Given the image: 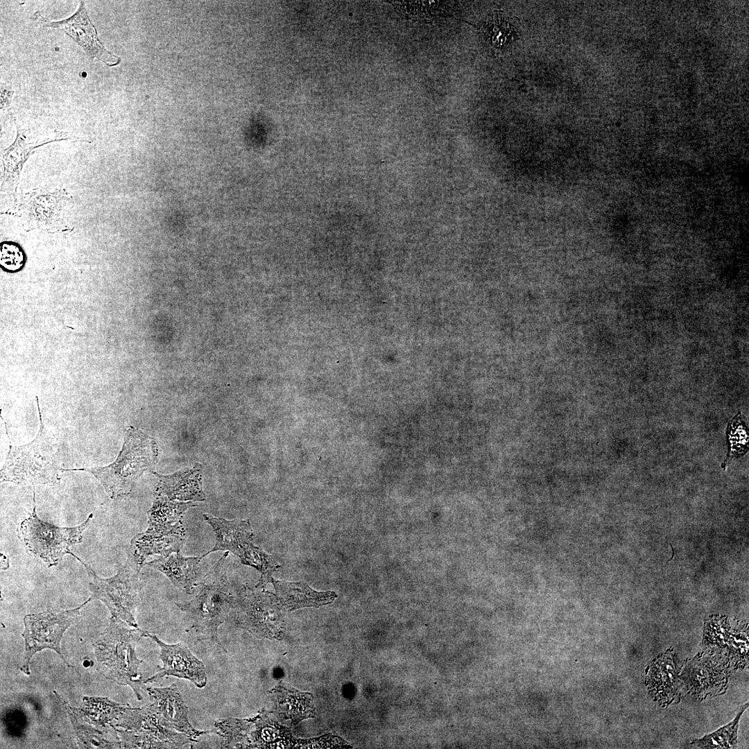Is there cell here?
I'll list each match as a JSON object with an SVG mask.
<instances>
[{
    "instance_id": "cell-1",
    "label": "cell",
    "mask_w": 749,
    "mask_h": 749,
    "mask_svg": "<svg viewBox=\"0 0 749 749\" xmlns=\"http://www.w3.org/2000/svg\"><path fill=\"white\" fill-rule=\"evenodd\" d=\"M158 447L155 439L132 426L125 430L124 442L117 459L101 467L64 469L93 474L113 499L130 494L139 478L152 472L157 462Z\"/></svg>"
},
{
    "instance_id": "cell-2",
    "label": "cell",
    "mask_w": 749,
    "mask_h": 749,
    "mask_svg": "<svg viewBox=\"0 0 749 749\" xmlns=\"http://www.w3.org/2000/svg\"><path fill=\"white\" fill-rule=\"evenodd\" d=\"M229 553L225 551L197 585L199 590L193 599L185 603H175L186 614L190 623L189 630H194L200 640L212 641L225 651L218 637V630L234 601L227 578Z\"/></svg>"
},
{
    "instance_id": "cell-3",
    "label": "cell",
    "mask_w": 749,
    "mask_h": 749,
    "mask_svg": "<svg viewBox=\"0 0 749 749\" xmlns=\"http://www.w3.org/2000/svg\"><path fill=\"white\" fill-rule=\"evenodd\" d=\"M35 399L40 429L28 444L18 447L10 445L1 469V481L22 485L53 484L64 472L58 448L45 429L37 396Z\"/></svg>"
},
{
    "instance_id": "cell-4",
    "label": "cell",
    "mask_w": 749,
    "mask_h": 749,
    "mask_svg": "<svg viewBox=\"0 0 749 749\" xmlns=\"http://www.w3.org/2000/svg\"><path fill=\"white\" fill-rule=\"evenodd\" d=\"M126 622L111 617L101 638L94 644L97 669L107 678L130 686L141 700V678L138 669L141 660L137 657L135 644L142 630Z\"/></svg>"
},
{
    "instance_id": "cell-5",
    "label": "cell",
    "mask_w": 749,
    "mask_h": 749,
    "mask_svg": "<svg viewBox=\"0 0 749 749\" xmlns=\"http://www.w3.org/2000/svg\"><path fill=\"white\" fill-rule=\"evenodd\" d=\"M73 556L85 567L87 572L92 599L101 601L110 610L112 617L138 628L135 612L144 594V583L140 573L144 565L129 552L126 562L117 574L104 578L98 576L89 564L75 554Z\"/></svg>"
},
{
    "instance_id": "cell-6",
    "label": "cell",
    "mask_w": 749,
    "mask_h": 749,
    "mask_svg": "<svg viewBox=\"0 0 749 749\" xmlns=\"http://www.w3.org/2000/svg\"><path fill=\"white\" fill-rule=\"evenodd\" d=\"M203 517L212 526L216 536L215 544L205 553L206 556L218 551L231 552L242 564L254 567L261 573L256 587L265 588L271 583L272 574L279 565L270 555L254 544V534L248 519L227 520L209 514H205Z\"/></svg>"
},
{
    "instance_id": "cell-7",
    "label": "cell",
    "mask_w": 749,
    "mask_h": 749,
    "mask_svg": "<svg viewBox=\"0 0 749 749\" xmlns=\"http://www.w3.org/2000/svg\"><path fill=\"white\" fill-rule=\"evenodd\" d=\"M34 507L30 516L21 522L19 537L24 542L27 551L39 558L49 567L58 565L65 554L73 556L70 547L83 541V533L89 526L93 517L90 513L80 524L73 527H59L41 520L36 513L35 497L33 492Z\"/></svg>"
},
{
    "instance_id": "cell-8",
    "label": "cell",
    "mask_w": 749,
    "mask_h": 749,
    "mask_svg": "<svg viewBox=\"0 0 749 749\" xmlns=\"http://www.w3.org/2000/svg\"><path fill=\"white\" fill-rule=\"evenodd\" d=\"M92 599L90 597L76 608L66 610H48L27 614L24 618L25 650L21 670L30 674L29 664L33 655L43 649L55 651L62 659L60 642L64 632L79 618L80 610Z\"/></svg>"
},
{
    "instance_id": "cell-9",
    "label": "cell",
    "mask_w": 749,
    "mask_h": 749,
    "mask_svg": "<svg viewBox=\"0 0 749 749\" xmlns=\"http://www.w3.org/2000/svg\"><path fill=\"white\" fill-rule=\"evenodd\" d=\"M70 198L65 190L49 191L35 189L15 201L10 214L21 219L27 230L69 231L70 228L63 218L62 211Z\"/></svg>"
},
{
    "instance_id": "cell-10",
    "label": "cell",
    "mask_w": 749,
    "mask_h": 749,
    "mask_svg": "<svg viewBox=\"0 0 749 749\" xmlns=\"http://www.w3.org/2000/svg\"><path fill=\"white\" fill-rule=\"evenodd\" d=\"M143 637L153 639L160 648V658L163 666L157 667V673L144 683L153 682L169 675L190 680L197 687L203 688L207 684V675L203 662L198 659L184 644H168L156 635L142 630Z\"/></svg>"
},
{
    "instance_id": "cell-11",
    "label": "cell",
    "mask_w": 749,
    "mask_h": 749,
    "mask_svg": "<svg viewBox=\"0 0 749 749\" xmlns=\"http://www.w3.org/2000/svg\"><path fill=\"white\" fill-rule=\"evenodd\" d=\"M33 18L45 27L63 30L92 58L113 67L121 62L119 57L107 51L99 41L95 27L87 15L85 3L80 2L76 12L71 17L58 21H50L39 12Z\"/></svg>"
},
{
    "instance_id": "cell-12",
    "label": "cell",
    "mask_w": 749,
    "mask_h": 749,
    "mask_svg": "<svg viewBox=\"0 0 749 749\" xmlns=\"http://www.w3.org/2000/svg\"><path fill=\"white\" fill-rule=\"evenodd\" d=\"M149 709L163 727L189 736L195 742L203 734L212 732L194 728L188 718V707L175 683L168 687H148Z\"/></svg>"
},
{
    "instance_id": "cell-13",
    "label": "cell",
    "mask_w": 749,
    "mask_h": 749,
    "mask_svg": "<svg viewBox=\"0 0 749 749\" xmlns=\"http://www.w3.org/2000/svg\"><path fill=\"white\" fill-rule=\"evenodd\" d=\"M17 128L15 141L8 148L1 151V191L14 197V202L17 199L16 193L21 169L34 149L53 141L62 140L85 141V139L67 132L55 131L53 137L42 141L37 140L28 143L26 140V136L17 125Z\"/></svg>"
},
{
    "instance_id": "cell-14",
    "label": "cell",
    "mask_w": 749,
    "mask_h": 749,
    "mask_svg": "<svg viewBox=\"0 0 749 749\" xmlns=\"http://www.w3.org/2000/svg\"><path fill=\"white\" fill-rule=\"evenodd\" d=\"M185 538L186 529L182 522L176 524H148L145 531L132 539L130 552L144 565L150 556L180 551Z\"/></svg>"
},
{
    "instance_id": "cell-15",
    "label": "cell",
    "mask_w": 749,
    "mask_h": 749,
    "mask_svg": "<svg viewBox=\"0 0 749 749\" xmlns=\"http://www.w3.org/2000/svg\"><path fill=\"white\" fill-rule=\"evenodd\" d=\"M153 474L158 480L155 488V494L182 502L205 500L202 472L198 464L169 475H161L155 472Z\"/></svg>"
},
{
    "instance_id": "cell-16",
    "label": "cell",
    "mask_w": 749,
    "mask_h": 749,
    "mask_svg": "<svg viewBox=\"0 0 749 749\" xmlns=\"http://www.w3.org/2000/svg\"><path fill=\"white\" fill-rule=\"evenodd\" d=\"M205 556L206 555L203 554L184 557L180 551H177L160 556L155 560L145 562V565L162 572L174 586L191 594L197 585L200 562Z\"/></svg>"
},
{
    "instance_id": "cell-17",
    "label": "cell",
    "mask_w": 749,
    "mask_h": 749,
    "mask_svg": "<svg viewBox=\"0 0 749 749\" xmlns=\"http://www.w3.org/2000/svg\"><path fill=\"white\" fill-rule=\"evenodd\" d=\"M277 601L282 609L293 611L305 607L329 604L336 598L334 592H316L304 582H286L273 578Z\"/></svg>"
},
{
    "instance_id": "cell-18",
    "label": "cell",
    "mask_w": 749,
    "mask_h": 749,
    "mask_svg": "<svg viewBox=\"0 0 749 749\" xmlns=\"http://www.w3.org/2000/svg\"><path fill=\"white\" fill-rule=\"evenodd\" d=\"M54 693L62 703L64 705L77 737L80 743L84 746V748H113L121 747L119 737L114 730L108 731L107 730L96 728L95 725L98 724L89 720L78 709L71 707L55 691Z\"/></svg>"
},
{
    "instance_id": "cell-19",
    "label": "cell",
    "mask_w": 749,
    "mask_h": 749,
    "mask_svg": "<svg viewBox=\"0 0 749 749\" xmlns=\"http://www.w3.org/2000/svg\"><path fill=\"white\" fill-rule=\"evenodd\" d=\"M404 17L429 21L448 14L446 2L438 1H388Z\"/></svg>"
},
{
    "instance_id": "cell-20",
    "label": "cell",
    "mask_w": 749,
    "mask_h": 749,
    "mask_svg": "<svg viewBox=\"0 0 749 749\" xmlns=\"http://www.w3.org/2000/svg\"><path fill=\"white\" fill-rule=\"evenodd\" d=\"M748 428L741 420L740 411L728 422L727 428V437L728 442V452L722 464L725 467L732 458L744 455L748 450Z\"/></svg>"
},
{
    "instance_id": "cell-21",
    "label": "cell",
    "mask_w": 749,
    "mask_h": 749,
    "mask_svg": "<svg viewBox=\"0 0 749 749\" xmlns=\"http://www.w3.org/2000/svg\"><path fill=\"white\" fill-rule=\"evenodd\" d=\"M483 33L490 44L501 49L509 44L514 33L513 26L501 13H494L483 26Z\"/></svg>"
},
{
    "instance_id": "cell-22",
    "label": "cell",
    "mask_w": 749,
    "mask_h": 749,
    "mask_svg": "<svg viewBox=\"0 0 749 749\" xmlns=\"http://www.w3.org/2000/svg\"><path fill=\"white\" fill-rule=\"evenodd\" d=\"M746 706L737 714V718L726 726L718 731L705 736L696 743L703 748H729L736 741L738 721Z\"/></svg>"
},
{
    "instance_id": "cell-23",
    "label": "cell",
    "mask_w": 749,
    "mask_h": 749,
    "mask_svg": "<svg viewBox=\"0 0 749 749\" xmlns=\"http://www.w3.org/2000/svg\"><path fill=\"white\" fill-rule=\"evenodd\" d=\"M26 254L16 242L3 241L0 245L1 268L8 273L21 270L26 264Z\"/></svg>"
}]
</instances>
